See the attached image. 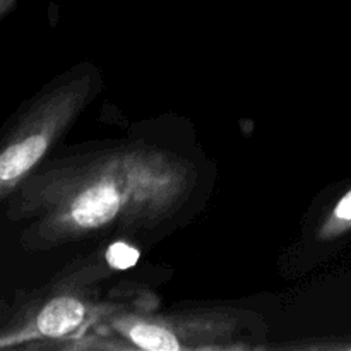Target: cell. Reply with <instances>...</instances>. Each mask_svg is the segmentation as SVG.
Here are the masks:
<instances>
[{"label":"cell","mask_w":351,"mask_h":351,"mask_svg":"<svg viewBox=\"0 0 351 351\" xmlns=\"http://www.w3.org/2000/svg\"><path fill=\"white\" fill-rule=\"evenodd\" d=\"M106 261L115 269H129V267L136 266V263L139 261V250L132 249L123 242H117L106 252Z\"/></svg>","instance_id":"cell-5"},{"label":"cell","mask_w":351,"mask_h":351,"mask_svg":"<svg viewBox=\"0 0 351 351\" xmlns=\"http://www.w3.org/2000/svg\"><path fill=\"white\" fill-rule=\"evenodd\" d=\"M130 339L137 346L149 351H177L180 350V343L168 329L158 328L151 324H137L130 329Z\"/></svg>","instance_id":"cell-4"},{"label":"cell","mask_w":351,"mask_h":351,"mask_svg":"<svg viewBox=\"0 0 351 351\" xmlns=\"http://www.w3.org/2000/svg\"><path fill=\"white\" fill-rule=\"evenodd\" d=\"M120 197L112 184H98L82 192L72 204V216L84 228L105 225L117 215Z\"/></svg>","instance_id":"cell-1"},{"label":"cell","mask_w":351,"mask_h":351,"mask_svg":"<svg viewBox=\"0 0 351 351\" xmlns=\"http://www.w3.org/2000/svg\"><path fill=\"white\" fill-rule=\"evenodd\" d=\"M47 149V139L43 136H31L16 146L7 147L0 156V178L9 182L29 170Z\"/></svg>","instance_id":"cell-3"},{"label":"cell","mask_w":351,"mask_h":351,"mask_svg":"<svg viewBox=\"0 0 351 351\" xmlns=\"http://www.w3.org/2000/svg\"><path fill=\"white\" fill-rule=\"evenodd\" d=\"M336 216L339 219H346V221H351V192L345 195V197L339 201L338 208H336Z\"/></svg>","instance_id":"cell-6"},{"label":"cell","mask_w":351,"mask_h":351,"mask_svg":"<svg viewBox=\"0 0 351 351\" xmlns=\"http://www.w3.org/2000/svg\"><path fill=\"white\" fill-rule=\"evenodd\" d=\"M84 305L71 297H60L45 305L38 315V329L41 335L58 338L79 328L84 319Z\"/></svg>","instance_id":"cell-2"}]
</instances>
